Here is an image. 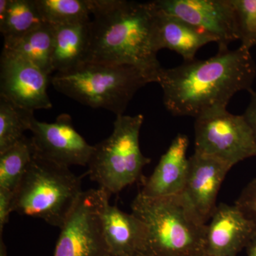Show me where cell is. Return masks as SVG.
<instances>
[{"mask_svg": "<svg viewBox=\"0 0 256 256\" xmlns=\"http://www.w3.org/2000/svg\"><path fill=\"white\" fill-rule=\"evenodd\" d=\"M256 64L250 50L218 48L206 60H194L160 73L163 104L174 116L195 119L213 111L226 109L237 92L252 90Z\"/></svg>", "mask_w": 256, "mask_h": 256, "instance_id": "cell-1", "label": "cell"}, {"mask_svg": "<svg viewBox=\"0 0 256 256\" xmlns=\"http://www.w3.org/2000/svg\"><path fill=\"white\" fill-rule=\"evenodd\" d=\"M90 40L86 63L136 67L158 82L163 68L154 40L152 1L90 0Z\"/></svg>", "mask_w": 256, "mask_h": 256, "instance_id": "cell-2", "label": "cell"}, {"mask_svg": "<svg viewBox=\"0 0 256 256\" xmlns=\"http://www.w3.org/2000/svg\"><path fill=\"white\" fill-rule=\"evenodd\" d=\"M131 208L148 228L144 256L206 255V224L183 193L160 198L138 193Z\"/></svg>", "mask_w": 256, "mask_h": 256, "instance_id": "cell-3", "label": "cell"}, {"mask_svg": "<svg viewBox=\"0 0 256 256\" xmlns=\"http://www.w3.org/2000/svg\"><path fill=\"white\" fill-rule=\"evenodd\" d=\"M82 176L34 154L14 193L12 210L60 228L82 195Z\"/></svg>", "mask_w": 256, "mask_h": 256, "instance_id": "cell-4", "label": "cell"}, {"mask_svg": "<svg viewBox=\"0 0 256 256\" xmlns=\"http://www.w3.org/2000/svg\"><path fill=\"white\" fill-rule=\"evenodd\" d=\"M150 82L148 77L132 66L98 63H85L50 78V84L60 94L117 116L124 114L138 90Z\"/></svg>", "mask_w": 256, "mask_h": 256, "instance_id": "cell-5", "label": "cell"}, {"mask_svg": "<svg viewBox=\"0 0 256 256\" xmlns=\"http://www.w3.org/2000/svg\"><path fill=\"white\" fill-rule=\"evenodd\" d=\"M143 122L141 114H120L110 136L94 146L87 174L109 196L142 180L143 168L150 162L140 146Z\"/></svg>", "mask_w": 256, "mask_h": 256, "instance_id": "cell-6", "label": "cell"}, {"mask_svg": "<svg viewBox=\"0 0 256 256\" xmlns=\"http://www.w3.org/2000/svg\"><path fill=\"white\" fill-rule=\"evenodd\" d=\"M195 152L216 158L230 166L256 156L252 132L244 116L226 109L195 119Z\"/></svg>", "mask_w": 256, "mask_h": 256, "instance_id": "cell-7", "label": "cell"}, {"mask_svg": "<svg viewBox=\"0 0 256 256\" xmlns=\"http://www.w3.org/2000/svg\"><path fill=\"white\" fill-rule=\"evenodd\" d=\"M110 196L99 188L82 192L60 228L54 256H111L102 222V208Z\"/></svg>", "mask_w": 256, "mask_h": 256, "instance_id": "cell-8", "label": "cell"}, {"mask_svg": "<svg viewBox=\"0 0 256 256\" xmlns=\"http://www.w3.org/2000/svg\"><path fill=\"white\" fill-rule=\"evenodd\" d=\"M158 10L200 28L227 48L239 40L236 15L232 0H156Z\"/></svg>", "mask_w": 256, "mask_h": 256, "instance_id": "cell-9", "label": "cell"}, {"mask_svg": "<svg viewBox=\"0 0 256 256\" xmlns=\"http://www.w3.org/2000/svg\"><path fill=\"white\" fill-rule=\"evenodd\" d=\"M34 152L36 156L60 166H86L94 151L77 132L72 117L63 114L53 122L34 120L30 129Z\"/></svg>", "mask_w": 256, "mask_h": 256, "instance_id": "cell-10", "label": "cell"}, {"mask_svg": "<svg viewBox=\"0 0 256 256\" xmlns=\"http://www.w3.org/2000/svg\"><path fill=\"white\" fill-rule=\"evenodd\" d=\"M50 76L32 64L1 55L0 97L30 111L52 108L47 92Z\"/></svg>", "mask_w": 256, "mask_h": 256, "instance_id": "cell-11", "label": "cell"}, {"mask_svg": "<svg viewBox=\"0 0 256 256\" xmlns=\"http://www.w3.org/2000/svg\"><path fill=\"white\" fill-rule=\"evenodd\" d=\"M256 234V225L238 207L220 203L206 225V256H236Z\"/></svg>", "mask_w": 256, "mask_h": 256, "instance_id": "cell-12", "label": "cell"}, {"mask_svg": "<svg viewBox=\"0 0 256 256\" xmlns=\"http://www.w3.org/2000/svg\"><path fill=\"white\" fill-rule=\"evenodd\" d=\"M230 165L212 156L194 153L188 168L183 194L206 224L216 207V200Z\"/></svg>", "mask_w": 256, "mask_h": 256, "instance_id": "cell-13", "label": "cell"}, {"mask_svg": "<svg viewBox=\"0 0 256 256\" xmlns=\"http://www.w3.org/2000/svg\"><path fill=\"white\" fill-rule=\"evenodd\" d=\"M188 143L186 134L180 133L174 138L152 174L143 180L140 194L148 198H160L182 193L188 172Z\"/></svg>", "mask_w": 256, "mask_h": 256, "instance_id": "cell-14", "label": "cell"}, {"mask_svg": "<svg viewBox=\"0 0 256 256\" xmlns=\"http://www.w3.org/2000/svg\"><path fill=\"white\" fill-rule=\"evenodd\" d=\"M104 235L111 256H144L148 228L133 214H127L106 200L102 210Z\"/></svg>", "mask_w": 256, "mask_h": 256, "instance_id": "cell-15", "label": "cell"}, {"mask_svg": "<svg viewBox=\"0 0 256 256\" xmlns=\"http://www.w3.org/2000/svg\"><path fill=\"white\" fill-rule=\"evenodd\" d=\"M153 3V2H152ZM154 4V3H153ZM156 8L154 40L156 50H169L181 56L185 62L195 60L202 46L215 42L214 37L176 16Z\"/></svg>", "mask_w": 256, "mask_h": 256, "instance_id": "cell-16", "label": "cell"}, {"mask_svg": "<svg viewBox=\"0 0 256 256\" xmlns=\"http://www.w3.org/2000/svg\"><path fill=\"white\" fill-rule=\"evenodd\" d=\"M90 22L52 26L54 72L65 73L86 63L90 40Z\"/></svg>", "mask_w": 256, "mask_h": 256, "instance_id": "cell-17", "label": "cell"}, {"mask_svg": "<svg viewBox=\"0 0 256 256\" xmlns=\"http://www.w3.org/2000/svg\"><path fill=\"white\" fill-rule=\"evenodd\" d=\"M53 46V26L44 24L24 36L4 40L2 54L28 62L50 76Z\"/></svg>", "mask_w": 256, "mask_h": 256, "instance_id": "cell-18", "label": "cell"}, {"mask_svg": "<svg viewBox=\"0 0 256 256\" xmlns=\"http://www.w3.org/2000/svg\"><path fill=\"white\" fill-rule=\"evenodd\" d=\"M34 154L31 138L26 136L0 153V188L12 193L16 192Z\"/></svg>", "mask_w": 256, "mask_h": 256, "instance_id": "cell-19", "label": "cell"}, {"mask_svg": "<svg viewBox=\"0 0 256 256\" xmlns=\"http://www.w3.org/2000/svg\"><path fill=\"white\" fill-rule=\"evenodd\" d=\"M45 22L36 0H11L6 16L0 21V32L4 40L24 36L44 24Z\"/></svg>", "mask_w": 256, "mask_h": 256, "instance_id": "cell-20", "label": "cell"}, {"mask_svg": "<svg viewBox=\"0 0 256 256\" xmlns=\"http://www.w3.org/2000/svg\"><path fill=\"white\" fill-rule=\"evenodd\" d=\"M34 119L32 111L0 97V153L21 140L24 132L30 131Z\"/></svg>", "mask_w": 256, "mask_h": 256, "instance_id": "cell-21", "label": "cell"}, {"mask_svg": "<svg viewBox=\"0 0 256 256\" xmlns=\"http://www.w3.org/2000/svg\"><path fill=\"white\" fill-rule=\"evenodd\" d=\"M45 23L52 26L89 22L90 0H36Z\"/></svg>", "mask_w": 256, "mask_h": 256, "instance_id": "cell-22", "label": "cell"}, {"mask_svg": "<svg viewBox=\"0 0 256 256\" xmlns=\"http://www.w3.org/2000/svg\"><path fill=\"white\" fill-rule=\"evenodd\" d=\"M236 15L240 46L252 50L256 46V0H232Z\"/></svg>", "mask_w": 256, "mask_h": 256, "instance_id": "cell-23", "label": "cell"}, {"mask_svg": "<svg viewBox=\"0 0 256 256\" xmlns=\"http://www.w3.org/2000/svg\"><path fill=\"white\" fill-rule=\"evenodd\" d=\"M235 205L256 225V178L244 188Z\"/></svg>", "mask_w": 256, "mask_h": 256, "instance_id": "cell-24", "label": "cell"}, {"mask_svg": "<svg viewBox=\"0 0 256 256\" xmlns=\"http://www.w3.org/2000/svg\"><path fill=\"white\" fill-rule=\"evenodd\" d=\"M14 193L0 188V235L2 234L5 224L9 220Z\"/></svg>", "mask_w": 256, "mask_h": 256, "instance_id": "cell-25", "label": "cell"}, {"mask_svg": "<svg viewBox=\"0 0 256 256\" xmlns=\"http://www.w3.org/2000/svg\"><path fill=\"white\" fill-rule=\"evenodd\" d=\"M250 94V101L242 116L252 130L256 146V92L252 90Z\"/></svg>", "mask_w": 256, "mask_h": 256, "instance_id": "cell-26", "label": "cell"}, {"mask_svg": "<svg viewBox=\"0 0 256 256\" xmlns=\"http://www.w3.org/2000/svg\"><path fill=\"white\" fill-rule=\"evenodd\" d=\"M11 0H0V21L4 18L9 10Z\"/></svg>", "mask_w": 256, "mask_h": 256, "instance_id": "cell-27", "label": "cell"}, {"mask_svg": "<svg viewBox=\"0 0 256 256\" xmlns=\"http://www.w3.org/2000/svg\"><path fill=\"white\" fill-rule=\"evenodd\" d=\"M248 256H256V234L246 247Z\"/></svg>", "mask_w": 256, "mask_h": 256, "instance_id": "cell-28", "label": "cell"}, {"mask_svg": "<svg viewBox=\"0 0 256 256\" xmlns=\"http://www.w3.org/2000/svg\"><path fill=\"white\" fill-rule=\"evenodd\" d=\"M0 236V256H6V248L2 239V236Z\"/></svg>", "mask_w": 256, "mask_h": 256, "instance_id": "cell-29", "label": "cell"}, {"mask_svg": "<svg viewBox=\"0 0 256 256\" xmlns=\"http://www.w3.org/2000/svg\"><path fill=\"white\" fill-rule=\"evenodd\" d=\"M206 256V255H204V256Z\"/></svg>", "mask_w": 256, "mask_h": 256, "instance_id": "cell-30", "label": "cell"}]
</instances>
